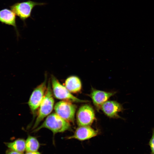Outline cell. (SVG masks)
<instances>
[{
    "label": "cell",
    "mask_w": 154,
    "mask_h": 154,
    "mask_svg": "<svg viewBox=\"0 0 154 154\" xmlns=\"http://www.w3.org/2000/svg\"><path fill=\"white\" fill-rule=\"evenodd\" d=\"M44 128L50 130L54 135L58 133L63 132L70 130L71 128L69 122L56 113H53L48 115L42 123L35 129L33 131H37Z\"/></svg>",
    "instance_id": "cell-1"
},
{
    "label": "cell",
    "mask_w": 154,
    "mask_h": 154,
    "mask_svg": "<svg viewBox=\"0 0 154 154\" xmlns=\"http://www.w3.org/2000/svg\"><path fill=\"white\" fill-rule=\"evenodd\" d=\"M49 80L44 96L40 106L37 116L33 129H35L41 121L52 111L54 103L53 93Z\"/></svg>",
    "instance_id": "cell-2"
},
{
    "label": "cell",
    "mask_w": 154,
    "mask_h": 154,
    "mask_svg": "<svg viewBox=\"0 0 154 154\" xmlns=\"http://www.w3.org/2000/svg\"><path fill=\"white\" fill-rule=\"evenodd\" d=\"M51 78L52 93L56 98L77 103L89 102L88 100H80L72 95L54 75H52Z\"/></svg>",
    "instance_id": "cell-3"
},
{
    "label": "cell",
    "mask_w": 154,
    "mask_h": 154,
    "mask_svg": "<svg viewBox=\"0 0 154 154\" xmlns=\"http://www.w3.org/2000/svg\"><path fill=\"white\" fill-rule=\"evenodd\" d=\"M46 3H38L31 0L15 3L10 6V8L15 14L25 23L26 19L31 17L33 8L36 6L43 5Z\"/></svg>",
    "instance_id": "cell-4"
},
{
    "label": "cell",
    "mask_w": 154,
    "mask_h": 154,
    "mask_svg": "<svg viewBox=\"0 0 154 154\" xmlns=\"http://www.w3.org/2000/svg\"><path fill=\"white\" fill-rule=\"evenodd\" d=\"M43 82L37 86L33 90L29 98L28 104L33 115L36 113L44 96L47 88V76L45 75Z\"/></svg>",
    "instance_id": "cell-5"
},
{
    "label": "cell",
    "mask_w": 154,
    "mask_h": 154,
    "mask_svg": "<svg viewBox=\"0 0 154 154\" xmlns=\"http://www.w3.org/2000/svg\"><path fill=\"white\" fill-rule=\"evenodd\" d=\"M76 108L75 105L65 101L57 102L54 106L56 113L68 122H74Z\"/></svg>",
    "instance_id": "cell-6"
},
{
    "label": "cell",
    "mask_w": 154,
    "mask_h": 154,
    "mask_svg": "<svg viewBox=\"0 0 154 154\" xmlns=\"http://www.w3.org/2000/svg\"><path fill=\"white\" fill-rule=\"evenodd\" d=\"M95 119L94 110L89 105L86 104L82 106L77 112L76 119L79 126H90Z\"/></svg>",
    "instance_id": "cell-7"
},
{
    "label": "cell",
    "mask_w": 154,
    "mask_h": 154,
    "mask_svg": "<svg viewBox=\"0 0 154 154\" xmlns=\"http://www.w3.org/2000/svg\"><path fill=\"white\" fill-rule=\"evenodd\" d=\"M98 130H95L90 126H79L72 135L68 137V139H75L80 141L89 139L97 135Z\"/></svg>",
    "instance_id": "cell-8"
},
{
    "label": "cell",
    "mask_w": 154,
    "mask_h": 154,
    "mask_svg": "<svg viewBox=\"0 0 154 154\" xmlns=\"http://www.w3.org/2000/svg\"><path fill=\"white\" fill-rule=\"evenodd\" d=\"M115 93V92H105L92 88L90 96L94 106L99 110L101 109L102 105Z\"/></svg>",
    "instance_id": "cell-9"
},
{
    "label": "cell",
    "mask_w": 154,
    "mask_h": 154,
    "mask_svg": "<svg viewBox=\"0 0 154 154\" xmlns=\"http://www.w3.org/2000/svg\"><path fill=\"white\" fill-rule=\"evenodd\" d=\"M102 111L108 117L111 118L120 117L119 112L123 110L122 105L114 101H107L101 107Z\"/></svg>",
    "instance_id": "cell-10"
},
{
    "label": "cell",
    "mask_w": 154,
    "mask_h": 154,
    "mask_svg": "<svg viewBox=\"0 0 154 154\" xmlns=\"http://www.w3.org/2000/svg\"><path fill=\"white\" fill-rule=\"evenodd\" d=\"M16 19V15L11 10L5 8L0 11V22L2 23L13 26L18 36L19 34Z\"/></svg>",
    "instance_id": "cell-11"
},
{
    "label": "cell",
    "mask_w": 154,
    "mask_h": 154,
    "mask_svg": "<svg viewBox=\"0 0 154 154\" xmlns=\"http://www.w3.org/2000/svg\"><path fill=\"white\" fill-rule=\"evenodd\" d=\"M65 86L70 92L76 93L80 92L82 88V83L77 76L72 75L68 77L64 82Z\"/></svg>",
    "instance_id": "cell-12"
},
{
    "label": "cell",
    "mask_w": 154,
    "mask_h": 154,
    "mask_svg": "<svg viewBox=\"0 0 154 154\" xmlns=\"http://www.w3.org/2000/svg\"><path fill=\"white\" fill-rule=\"evenodd\" d=\"M5 143L8 148L14 151L23 153L25 150V141L23 139L19 138L13 142Z\"/></svg>",
    "instance_id": "cell-13"
},
{
    "label": "cell",
    "mask_w": 154,
    "mask_h": 154,
    "mask_svg": "<svg viewBox=\"0 0 154 154\" xmlns=\"http://www.w3.org/2000/svg\"><path fill=\"white\" fill-rule=\"evenodd\" d=\"M40 147L39 143L36 137L31 135L28 136L25 141V150L27 152L37 151Z\"/></svg>",
    "instance_id": "cell-14"
},
{
    "label": "cell",
    "mask_w": 154,
    "mask_h": 154,
    "mask_svg": "<svg viewBox=\"0 0 154 154\" xmlns=\"http://www.w3.org/2000/svg\"><path fill=\"white\" fill-rule=\"evenodd\" d=\"M152 135L148 144L151 150V154H154V128L152 129Z\"/></svg>",
    "instance_id": "cell-15"
},
{
    "label": "cell",
    "mask_w": 154,
    "mask_h": 154,
    "mask_svg": "<svg viewBox=\"0 0 154 154\" xmlns=\"http://www.w3.org/2000/svg\"><path fill=\"white\" fill-rule=\"evenodd\" d=\"M5 154H23V153L19 152L9 149L6 150Z\"/></svg>",
    "instance_id": "cell-16"
},
{
    "label": "cell",
    "mask_w": 154,
    "mask_h": 154,
    "mask_svg": "<svg viewBox=\"0 0 154 154\" xmlns=\"http://www.w3.org/2000/svg\"><path fill=\"white\" fill-rule=\"evenodd\" d=\"M25 154H41V153L38 151H36L34 152H27Z\"/></svg>",
    "instance_id": "cell-17"
}]
</instances>
